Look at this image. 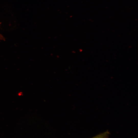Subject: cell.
Returning a JSON list of instances; mask_svg holds the SVG:
<instances>
[{"mask_svg": "<svg viewBox=\"0 0 138 138\" xmlns=\"http://www.w3.org/2000/svg\"><path fill=\"white\" fill-rule=\"evenodd\" d=\"M1 24V22H0V26ZM0 40H5V38L3 36L0 34Z\"/></svg>", "mask_w": 138, "mask_h": 138, "instance_id": "2", "label": "cell"}, {"mask_svg": "<svg viewBox=\"0 0 138 138\" xmlns=\"http://www.w3.org/2000/svg\"><path fill=\"white\" fill-rule=\"evenodd\" d=\"M109 132L107 131L91 138H109Z\"/></svg>", "mask_w": 138, "mask_h": 138, "instance_id": "1", "label": "cell"}, {"mask_svg": "<svg viewBox=\"0 0 138 138\" xmlns=\"http://www.w3.org/2000/svg\"><path fill=\"white\" fill-rule=\"evenodd\" d=\"M17 95L19 96H21L23 95V93L21 91H19Z\"/></svg>", "mask_w": 138, "mask_h": 138, "instance_id": "3", "label": "cell"}]
</instances>
